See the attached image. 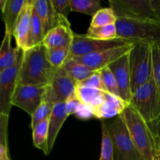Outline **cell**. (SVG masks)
Masks as SVG:
<instances>
[{"instance_id": "obj_1", "label": "cell", "mask_w": 160, "mask_h": 160, "mask_svg": "<svg viewBox=\"0 0 160 160\" xmlns=\"http://www.w3.org/2000/svg\"><path fill=\"white\" fill-rule=\"evenodd\" d=\"M129 133L144 160H159L160 147L150 123L129 105L120 114Z\"/></svg>"}, {"instance_id": "obj_2", "label": "cell", "mask_w": 160, "mask_h": 160, "mask_svg": "<svg viewBox=\"0 0 160 160\" xmlns=\"http://www.w3.org/2000/svg\"><path fill=\"white\" fill-rule=\"evenodd\" d=\"M56 69L47 59L46 48L42 45H37L24 51L18 82L46 87Z\"/></svg>"}, {"instance_id": "obj_3", "label": "cell", "mask_w": 160, "mask_h": 160, "mask_svg": "<svg viewBox=\"0 0 160 160\" xmlns=\"http://www.w3.org/2000/svg\"><path fill=\"white\" fill-rule=\"evenodd\" d=\"M118 38L133 43L160 45V23L152 20L117 19Z\"/></svg>"}, {"instance_id": "obj_4", "label": "cell", "mask_w": 160, "mask_h": 160, "mask_svg": "<svg viewBox=\"0 0 160 160\" xmlns=\"http://www.w3.org/2000/svg\"><path fill=\"white\" fill-rule=\"evenodd\" d=\"M129 70L132 94L152 78V45L135 43L129 52Z\"/></svg>"}, {"instance_id": "obj_5", "label": "cell", "mask_w": 160, "mask_h": 160, "mask_svg": "<svg viewBox=\"0 0 160 160\" xmlns=\"http://www.w3.org/2000/svg\"><path fill=\"white\" fill-rule=\"evenodd\" d=\"M106 126L112 145L114 160H144L120 116L106 123Z\"/></svg>"}, {"instance_id": "obj_6", "label": "cell", "mask_w": 160, "mask_h": 160, "mask_svg": "<svg viewBox=\"0 0 160 160\" xmlns=\"http://www.w3.org/2000/svg\"><path fill=\"white\" fill-rule=\"evenodd\" d=\"M130 105L147 123H151L160 115V93L152 78L138 87L132 94Z\"/></svg>"}, {"instance_id": "obj_7", "label": "cell", "mask_w": 160, "mask_h": 160, "mask_svg": "<svg viewBox=\"0 0 160 160\" xmlns=\"http://www.w3.org/2000/svg\"><path fill=\"white\" fill-rule=\"evenodd\" d=\"M76 85V81L67 74L62 67H59L55 71L52 81L45 87L42 102L53 105L65 102L74 95Z\"/></svg>"}, {"instance_id": "obj_8", "label": "cell", "mask_w": 160, "mask_h": 160, "mask_svg": "<svg viewBox=\"0 0 160 160\" xmlns=\"http://www.w3.org/2000/svg\"><path fill=\"white\" fill-rule=\"evenodd\" d=\"M24 50L19 48L15 64L0 73V112L9 115L13 107L12 98L18 83Z\"/></svg>"}, {"instance_id": "obj_9", "label": "cell", "mask_w": 160, "mask_h": 160, "mask_svg": "<svg viewBox=\"0 0 160 160\" xmlns=\"http://www.w3.org/2000/svg\"><path fill=\"white\" fill-rule=\"evenodd\" d=\"M109 4L117 19L156 21L151 0H110Z\"/></svg>"}, {"instance_id": "obj_10", "label": "cell", "mask_w": 160, "mask_h": 160, "mask_svg": "<svg viewBox=\"0 0 160 160\" xmlns=\"http://www.w3.org/2000/svg\"><path fill=\"white\" fill-rule=\"evenodd\" d=\"M135 44V43H134ZM134 44L124 45L118 48L102 50L79 56H72V59L83 64L93 72H99L111 65L124 55L130 52Z\"/></svg>"}, {"instance_id": "obj_11", "label": "cell", "mask_w": 160, "mask_h": 160, "mask_svg": "<svg viewBox=\"0 0 160 160\" xmlns=\"http://www.w3.org/2000/svg\"><path fill=\"white\" fill-rule=\"evenodd\" d=\"M45 92V86L18 82L13 95V106H17L31 116L42 102Z\"/></svg>"}, {"instance_id": "obj_12", "label": "cell", "mask_w": 160, "mask_h": 160, "mask_svg": "<svg viewBox=\"0 0 160 160\" xmlns=\"http://www.w3.org/2000/svg\"><path fill=\"white\" fill-rule=\"evenodd\" d=\"M130 44L134 43L130 41L120 38L110 41L97 40V39L87 38L85 36V34H74L69 57L83 56V55L89 54V53L96 52L102 51V50L118 48V47L124 46V45H130Z\"/></svg>"}, {"instance_id": "obj_13", "label": "cell", "mask_w": 160, "mask_h": 160, "mask_svg": "<svg viewBox=\"0 0 160 160\" xmlns=\"http://www.w3.org/2000/svg\"><path fill=\"white\" fill-rule=\"evenodd\" d=\"M114 74L119 91V97L125 102L130 104L132 98L130 74L129 70V53L124 55L108 66Z\"/></svg>"}, {"instance_id": "obj_14", "label": "cell", "mask_w": 160, "mask_h": 160, "mask_svg": "<svg viewBox=\"0 0 160 160\" xmlns=\"http://www.w3.org/2000/svg\"><path fill=\"white\" fill-rule=\"evenodd\" d=\"M33 9L40 20L44 36L61 24L70 26L67 19L60 17L56 13L51 0H33Z\"/></svg>"}, {"instance_id": "obj_15", "label": "cell", "mask_w": 160, "mask_h": 160, "mask_svg": "<svg viewBox=\"0 0 160 160\" xmlns=\"http://www.w3.org/2000/svg\"><path fill=\"white\" fill-rule=\"evenodd\" d=\"M32 9L33 0H26L13 33V36L15 38L17 48L20 49L25 50L27 48V41L31 27Z\"/></svg>"}, {"instance_id": "obj_16", "label": "cell", "mask_w": 160, "mask_h": 160, "mask_svg": "<svg viewBox=\"0 0 160 160\" xmlns=\"http://www.w3.org/2000/svg\"><path fill=\"white\" fill-rule=\"evenodd\" d=\"M74 33L70 26L59 25L49 31L43 38L42 45L47 50L61 47H71Z\"/></svg>"}, {"instance_id": "obj_17", "label": "cell", "mask_w": 160, "mask_h": 160, "mask_svg": "<svg viewBox=\"0 0 160 160\" xmlns=\"http://www.w3.org/2000/svg\"><path fill=\"white\" fill-rule=\"evenodd\" d=\"M119 97L105 92L104 100L98 108L93 110V117L98 119H109L120 115L129 106Z\"/></svg>"}, {"instance_id": "obj_18", "label": "cell", "mask_w": 160, "mask_h": 160, "mask_svg": "<svg viewBox=\"0 0 160 160\" xmlns=\"http://www.w3.org/2000/svg\"><path fill=\"white\" fill-rule=\"evenodd\" d=\"M68 115L65 110L64 102H60L54 104L52 110L51 115L49 118L48 127V148L49 152H51L54 146L56 137L60 132V130L62 128L63 124L65 122Z\"/></svg>"}, {"instance_id": "obj_19", "label": "cell", "mask_w": 160, "mask_h": 160, "mask_svg": "<svg viewBox=\"0 0 160 160\" xmlns=\"http://www.w3.org/2000/svg\"><path fill=\"white\" fill-rule=\"evenodd\" d=\"M26 0H6L2 10L6 31L13 34Z\"/></svg>"}, {"instance_id": "obj_20", "label": "cell", "mask_w": 160, "mask_h": 160, "mask_svg": "<svg viewBox=\"0 0 160 160\" xmlns=\"http://www.w3.org/2000/svg\"><path fill=\"white\" fill-rule=\"evenodd\" d=\"M104 93L105 92L102 91L84 87L77 84L74 95L82 104L90 107L93 111L103 103L104 100Z\"/></svg>"}, {"instance_id": "obj_21", "label": "cell", "mask_w": 160, "mask_h": 160, "mask_svg": "<svg viewBox=\"0 0 160 160\" xmlns=\"http://www.w3.org/2000/svg\"><path fill=\"white\" fill-rule=\"evenodd\" d=\"M13 34L5 31V35L0 46V73L15 64L18 56V48H13L11 39Z\"/></svg>"}, {"instance_id": "obj_22", "label": "cell", "mask_w": 160, "mask_h": 160, "mask_svg": "<svg viewBox=\"0 0 160 160\" xmlns=\"http://www.w3.org/2000/svg\"><path fill=\"white\" fill-rule=\"evenodd\" d=\"M62 67L67 72V74L76 81L77 84L87 79L89 77L95 73L87 67L76 62L71 57H68V59L64 62Z\"/></svg>"}, {"instance_id": "obj_23", "label": "cell", "mask_w": 160, "mask_h": 160, "mask_svg": "<svg viewBox=\"0 0 160 160\" xmlns=\"http://www.w3.org/2000/svg\"><path fill=\"white\" fill-rule=\"evenodd\" d=\"M48 127L49 119L41 122L34 129H32L33 145L39 149L42 150L45 156L50 155L48 148Z\"/></svg>"}, {"instance_id": "obj_24", "label": "cell", "mask_w": 160, "mask_h": 160, "mask_svg": "<svg viewBox=\"0 0 160 160\" xmlns=\"http://www.w3.org/2000/svg\"><path fill=\"white\" fill-rule=\"evenodd\" d=\"M43 38L44 34L40 20L38 17L35 11L33 9L32 13H31V27H30L29 34H28V41H27L26 49L33 48V47H35L37 45H42Z\"/></svg>"}, {"instance_id": "obj_25", "label": "cell", "mask_w": 160, "mask_h": 160, "mask_svg": "<svg viewBox=\"0 0 160 160\" xmlns=\"http://www.w3.org/2000/svg\"><path fill=\"white\" fill-rule=\"evenodd\" d=\"M85 36L89 38L101 41H110L119 38L115 24H111L108 26L100 27V28L89 27Z\"/></svg>"}, {"instance_id": "obj_26", "label": "cell", "mask_w": 160, "mask_h": 160, "mask_svg": "<svg viewBox=\"0 0 160 160\" xmlns=\"http://www.w3.org/2000/svg\"><path fill=\"white\" fill-rule=\"evenodd\" d=\"M71 10L93 17L100 9V0H70Z\"/></svg>"}, {"instance_id": "obj_27", "label": "cell", "mask_w": 160, "mask_h": 160, "mask_svg": "<svg viewBox=\"0 0 160 160\" xmlns=\"http://www.w3.org/2000/svg\"><path fill=\"white\" fill-rule=\"evenodd\" d=\"M117 17L114 11L111 7L104 8L97 11L95 15L92 17L90 26L91 28H100L111 24H115Z\"/></svg>"}, {"instance_id": "obj_28", "label": "cell", "mask_w": 160, "mask_h": 160, "mask_svg": "<svg viewBox=\"0 0 160 160\" xmlns=\"http://www.w3.org/2000/svg\"><path fill=\"white\" fill-rule=\"evenodd\" d=\"M71 47L46 49V57L49 62L55 68H59L63 66L70 56Z\"/></svg>"}, {"instance_id": "obj_29", "label": "cell", "mask_w": 160, "mask_h": 160, "mask_svg": "<svg viewBox=\"0 0 160 160\" xmlns=\"http://www.w3.org/2000/svg\"><path fill=\"white\" fill-rule=\"evenodd\" d=\"M102 131V141L101 149H100V156L99 160H114V154H113L112 145L110 138L109 133L107 128L105 122L101 123Z\"/></svg>"}, {"instance_id": "obj_30", "label": "cell", "mask_w": 160, "mask_h": 160, "mask_svg": "<svg viewBox=\"0 0 160 160\" xmlns=\"http://www.w3.org/2000/svg\"><path fill=\"white\" fill-rule=\"evenodd\" d=\"M54 105L51 104V103L45 102H42L39 107L36 109L34 113L31 116V128L34 129L38 124L41 123V122L44 121V120H47L50 118V115H51L52 110Z\"/></svg>"}, {"instance_id": "obj_31", "label": "cell", "mask_w": 160, "mask_h": 160, "mask_svg": "<svg viewBox=\"0 0 160 160\" xmlns=\"http://www.w3.org/2000/svg\"><path fill=\"white\" fill-rule=\"evenodd\" d=\"M99 72L100 73L102 81H103L104 85L105 88H106L107 92L113 95H115L117 97H119V87H118V84L116 83L114 74L111 71L109 67H106V68L103 69V70H101Z\"/></svg>"}, {"instance_id": "obj_32", "label": "cell", "mask_w": 160, "mask_h": 160, "mask_svg": "<svg viewBox=\"0 0 160 160\" xmlns=\"http://www.w3.org/2000/svg\"><path fill=\"white\" fill-rule=\"evenodd\" d=\"M152 76L160 93V45H152Z\"/></svg>"}, {"instance_id": "obj_33", "label": "cell", "mask_w": 160, "mask_h": 160, "mask_svg": "<svg viewBox=\"0 0 160 160\" xmlns=\"http://www.w3.org/2000/svg\"><path fill=\"white\" fill-rule=\"evenodd\" d=\"M78 84L84 87L90 88H95L97 90L102 91L104 92H107L106 88H105L104 85L102 81L101 76H100V72H95L93 74L91 75L90 77L87 78V79L84 80L82 82L78 83Z\"/></svg>"}, {"instance_id": "obj_34", "label": "cell", "mask_w": 160, "mask_h": 160, "mask_svg": "<svg viewBox=\"0 0 160 160\" xmlns=\"http://www.w3.org/2000/svg\"><path fill=\"white\" fill-rule=\"evenodd\" d=\"M9 116L0 112V145L9 150L8 147V122Z\"/></svg>"}, {"instance_id": "obj_35", "label": "cell", "mask_w": 160, "mask_h": 160, "mask_svg": "<svg viewBox=\"0 0 160 160\" xmlns=\"http://www.w3.org/2000/svg\"><path fill=\"white\" fill-rule=\"evenodd\" d=\"M55 11L60 17L67 19L71 10L70 0H51Z\"/></svg>"}, {"instance_id": "obj_36", "label": "cell", "mask_w": 160, "mask_h": 160, "mask_svg": "<svg viewBox=\"0 0 160 160\" xmlns=\"http://www.w3.org/2000/svg\"><path fill=\"white\" fill-rule=\"evenodd\" d=\"M64 104H65L66 112H67V115L70 116L72 115V114L76 113L77 110H78V108L80 107L82 103L77 99L76 97L74 95H72V97H70V98L64 102Z\"/></svg>"}, {"instance_id": "obj_37", "label": "cell", "mask_w": 160, "mask_h": 160, "mask_svg": "<svg viewBox=\"0 0 160 160\" xmlns=\"http://www.w3.org/2000/svg\"><path fill=\"white\" fill-rule=\"evenodd\" d=\"M75 115L78 118L81 119V120H88V119L91 118L93 116V111L90 107L84 104H81Z\"/></svg>"}, {"instance_id": "obj_38", "label": "cell", "mask_w": 160, "mask_h": 160, "mask_svg": "<svg viewBox=\"0 0 160 160\" xmlns=\"http://www.w3.org/2000/svg\"><path fill=\"white\" fill-rule=\"evenodd\" d=\"M151 4L155 20L160 23V0H151Z\"/></svg>"}, {"instance_id": "obj_39", "label": "cell", "mask_w": 160, "mask_h": 160, "mask_svg": "<svg viewBox=\"0 0 160 160\" xmlns=\"http://www.w3.org/2000/svg\"><path fill=\"white\" fill-rule=\"evenodd\" d=\"M151 126H152V129L155 131V134L156 135L157 139H158V145H159L160 147V115L159 117L157 118L156 120H155L154 122L150 123Z\"/></svg>"}, {"instance_id": "obj_40", "label": "cell", "mask_w": 160, "mask_h": 160, "mask_svg": "<svg viewBox=\"0 0 160 160\" xmlns=\"http://www.w3.org/2000/svg\"><path fill=\"white\" fill-rule=\"evenodd\" d=\"M0 160H11L9 158V150L0 145Z\"/></svg>"}, {"instance_id": "obj_41", "label": "cell", "mask_w": 160, "mask_h": 160, "mask_svg": "<svg viewBox=\"0 0 160 160\" xmlns=\"http://www.w3.org/2000/svg\"><path fill=\"white\" fill-rule=\"evenodd\" d=\"M6 0H0V9H1V11L3 9V7L6 4Z\"/></svg>"}, {"instance_id": "obj_42", "label": "cell", "mask_w": 160, "mask_h": 160, "mask_svg": "<svg viewBox=\"0 0 160 160\" xmlns=\"http://www.w3.org/2000/svg\"><path fill=\"white\" fill-rule=\"evenodd\" d=\"M159 160H160V158H159Z\"/></svg>"}]
</instances>
